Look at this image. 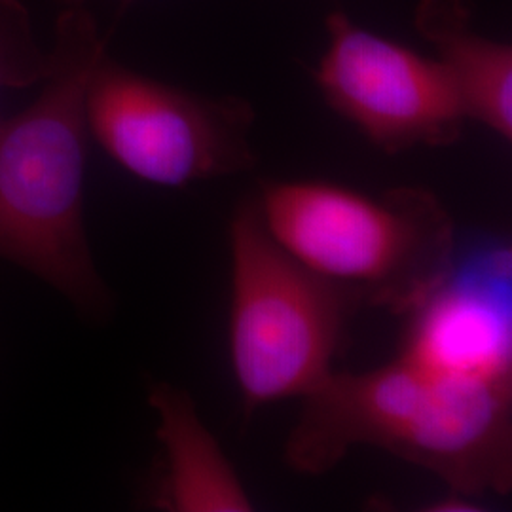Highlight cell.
<instances>
[{
    "label": "cell",
    "mask_w": 512,
    "mask_h": 512,
    "mask_svg": "<svg viewBox=\"0 0 512 512\" xmlns=\"http://www.w3.org/2000/svg\"><path fill=\"white\" fill-rule=\"evenodd\" d=\"M283 459L298 475L332 471L372 446L480 497L512 488V382L448 374L404 355L365 372L332 370L302 399Z\"/></svg>",
    "instance_id": "obj_1"
},
{
    "label": "cell",
    "mask_w": 512,
    "mask_h": 512,
    "mask_svg": "<svg viewBox=\"0 0 512 512\" xmlns=\"http://www.w3.org/2000/svg\"><path fill=\"white\" fill-rule=\"evenodd\" d=\"M105 54L92 14L65 8L42 93L18 116L0 120V256L90 317L112 308L84 224L86 93Z\"/></svg>",
    "instance_id": "obj_2"
},
{
    "label": "cell",
    "mask_w": 512,
    "mask_h": 512,
    "mask_svg": "<svg viewBox=\"0 0 512 512\" xmlns=\"http://www.w3.org/2000/svg\"><path fill=\"white\" fill-rule=\"evenodd\" d=\"M255 202L272 238L359 308L410 315L458 274L454 219L427 188L264 181Z\"/></svg>",
    "instance_id": "obj_3"
},
{
    "label": "cell",
    "mask_w": 512,
    "mask_h": 512,
    "mask_svg": "<svg viewBox=\"0 0 512 512\" xmlns=\"http://www.w3.org/2000/svg\"><path fill=\"white\" fill-rule=\"evenodd\" d=\"M230 363L245 414L302 399L334 370L359 306L289 255L255 196L230 220Z\"/></svg>",
    "instance_id": "obj_4"
},
{
    "label": "cell",
    "mask_w": 512,
    "mask_h": 512,
    "mask_svg": "<svg viewBox=\"0 0 512 512\" xmlns=\"http://www.w3.org/2000/svg\"><path fill=\"white\" fill-rule=\"evenodd\" d=\"M88 131L129 175L184 188L256 165L253 105L160 82L103 55L86 93Z\"/></svg>",
    "instance_id": "obj_5"
},
{
    "label": "cell",
    "mask_w": 512,
    "mask_h": 512,
    "mask_svg": "<svg viewBox=\"0 0 512 512\" xmlns=\"http://www.w3.org/2000/svg\"><path fill=\"white\" fill-rule=\"evenodd\" d=\"M315 82L330 109L385 154L458 143L467 116L433 57L380 37L336 10Z\"/></svg>",
    "instance_id": "obj_6"
},
{
    "label": "cell",
    "mask_w": 512,
    "mask_h": 512,
    "mask_svg": "<svg viewBox=\"0 0 512 512\" xmlns=\"http://www.w3.org/2000/svg\"><path fill=\"white\" fill-rule=\"evenodd\" d=\"M490 277L459 283L454 275L420 310L401 355L448 374L512 382L511 308Z\"/></svg>",
    "instance_id": "obj_7"
},
{
    "label": "cell",
    "mask_w": 512,
    "mask_h": 512,
    "mask_svg": "<svg viewBox=\"0 0 512 512\" xmlns=\"http://www.w3.org/2000/svg\"><path fill=\"white\" fill-rule=\"evenodd\" d=\"M148 403L158 414L156 437L165 471L158 507L171 512H251L255 503L194 399L175 385L156 384Z\"/></svg>",
    "instance_id": "obj_8"
},
{
    "label": "cell",
    "mask_w": 512,
    "mask_h": 512,
    "mask_svg": "<svg viewBox=\"0 0 512 512\" xmlns=\"http://www.w3.org/2000/svg\"><path fill=\"white\" fill-rule=\"evenodd\" d=\"M414 27L437 54L467 120L512 139L511 44L478 33L471 0H418Z\"/></svg>",
    "instance_id": "obj_9"
},
{
    "label": "cell",
    "mask_w": 512,
    "mask_h": 512,
    "mask_svg": "<svg viewBox=\"0 0 512 512\" xmlns=\"http://www.w3.org/2000/svg\"><path fill=\"white\" fill-rule=\"evenodd\" d=\"M48 71L50 52L38 48L23 4L0 0V92L38 84Z\"/></svg>",
    "instance_id": "obj_10"
},
{
    "label": "cell",
    "mask_w": 512,
    "mask_h": 512,
    "mask_svg": "<svg viewBox=\"0 0 512 512\" xmlns=\"http://www.w3.org/2000/svg\"><path fill=\"white\" fill-rule=\"evenodd\" d=\"M55 2L63 4L65 8H84V4L90 0H55Z\"/></svg>",
    "instance_id": "obj_11"
}]
</instances>
